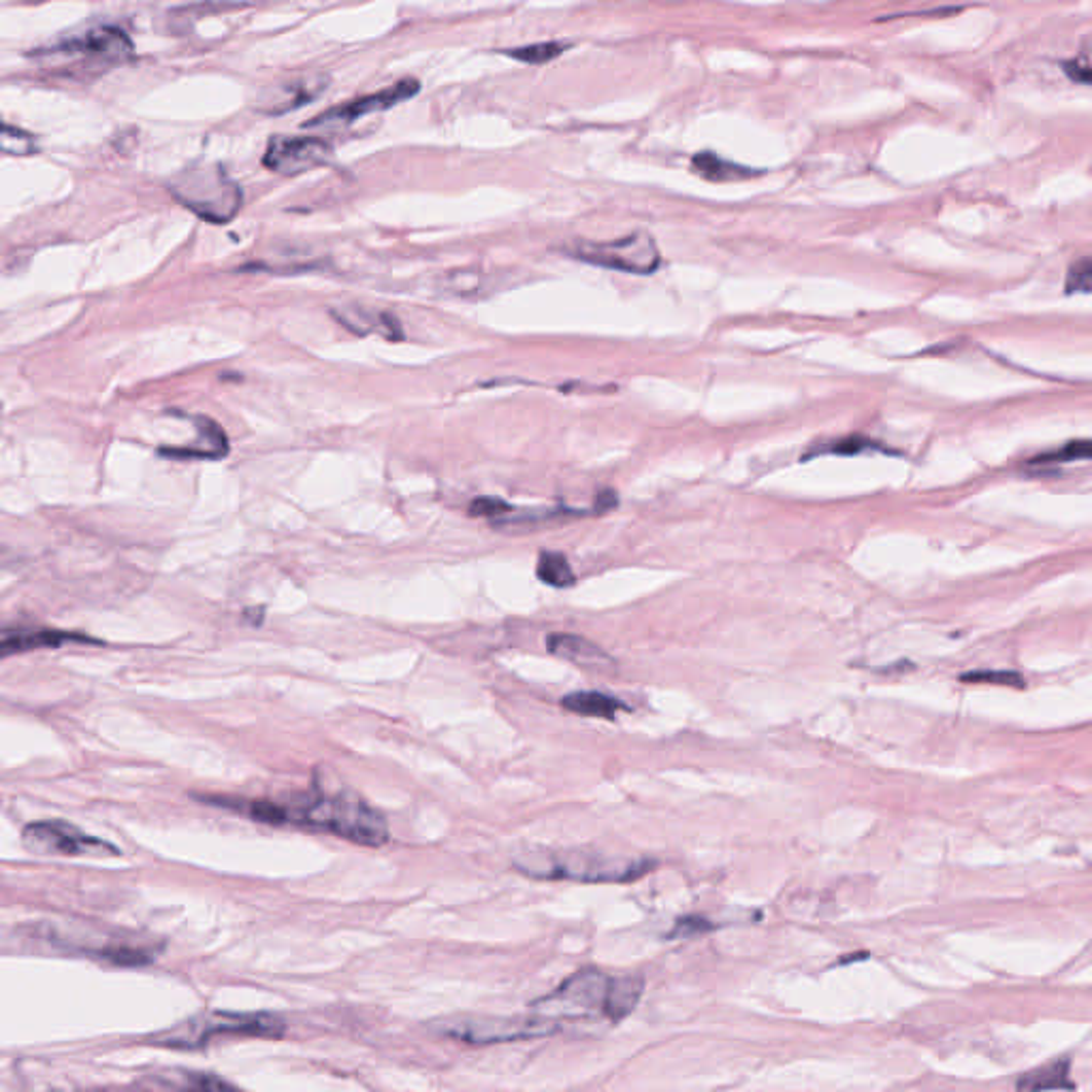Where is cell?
<instances>
[{"label": "cell", "instance_id": "22", "mask_svg": "<svg viewBox=\"0 0 1092 1092\" xmlns=\"http://www.w3.org/2000/svg\"><path fill=\"white\" fill-rule=\"evenodd\" d=\"M1084 459H1092V442L1090 440H1078L1058 450H1052L1048 454H1042L1034 459V464H1065V462H1084Z\"/></svg>", "mask_w": 1092, "mask_h": 1092}, {"label": "cell", "instance_id": "12", "mask_svg": "<svg viewBox=\"0 0 1092 1092\" xmlns=\"http://www.w3.org/2000/svg\"><path fill=\"white\" fill-rule=\"evenodd\" d=\"M327 79L319 75H307L299 79H291L286 83H278L269 88L261 99H258V109L265 113H286L293 111L310 101L319 97L327 88Z\"/></svg>", "mask_w": 1092, "mask_h": 1092}, {"label": "cell", "instance_id": "1", "mask_svg": "<svg viewBox=\"0 0 1092 1092\" xmlns=\"http://www.w3.org/2000/svg\"><path fill=\"white\" fill-rule=\"evenodd\" d=\"M208 804L235 809L254 822L271 826H301L310 830L331 832V835L353 841L357 845L380 847L389 841V826L380 811L351 794L303 792L286 800H231L216 798Z\"/></svg>", "mask_w": 1092, "mask_h": 1092}, {"label": "cell", "instance_id": "6", "mask_svg": "<svg viewBox=\"0 0 1092 1092\" xmlns=\"http://www.w3.org/2000/svg\"><path fill=\"white\" fill-rule=\"evenodd\" d=\"M557 1022L544 1016H521V1018H500V1016H480L464 1018L442 1026L448 1038L459 1042L486 1046V1044H508L521 1040H538L553 1034Z\"/></svg>", "mask_w": 1092, "mask_h": 1092}, {"label": "cell", "instance_id": "18", "mask_svg": "<svg viewBox=\"0 0 1092 1092\" xmlns=\"http://www.w3.org/2000/svg\"><path fill=\"white\" fill-rule=\"evenodd\" d=\"M692 167L696 169V174H700L702 178H706L711 182H732V180L752 178V176L758 174L756 169H747V167L734 165V162L724 160V158H720L713 152H700L698 156H694Z\"/></svg>", "mask_w": 1092, "mask_h": 1092}, {"label": "cell", "instance_id": "13", "mask_svg": "<svg viewBox=\"0 0 1092 1092\" xmlns=\"http://www.w3.org/2000/svg\"><path fill=\"white\" fill-rule=\"evenodd\" d=\"M67 643H97V641L81 636V634H71V631H61V629L15 627V629H5L3 647L0 649H3V657H9L13 653H26V651L45 649V647H61Z\"/></svg>", "mask_w": 1092, "mask_h": 1092}, {"label": "cell", "instance_id": "7", "mask_svg": "<svg viewBox=\"0 0 1092 1092\" xmlns=\"http://www.w3.org/2000/svg\"><path fill=\"white\" fill-rule=\"evenodd\" d=\"M22 841L35 853H51V856H118L120 853L116 845L85 835V832L61 820L28 824L22 832Z\"/></svg>", "mask_w": 1092, "mask_h": 1092}, {"label": "cell", "instance_id": "25", "mask_svg": "<svg viewBox=\"0 0 1092 1092\" xmlns=\"http://www.w3.org/2000/svg\"><path fill=\"white\" fill-rule=\"evenodd\" d=\"M1069 293H1092V258H1080L1067 274Z\"/></svg>", "mask_w": 1092, "mask_h": 1092}, {"label": "cell", "instance_id": "23", "mask_svg": "<svg viewBox=\"0 0 1092 1092\" xmlns=\"http://www.w3.org/2000/svg\"><path fill=\"white\" fill-rule=\"evenodd\" d=\"M879 448L875 442L867 440V438H860V436H847V438H841V440H835L830 444H824L822 448H815L813 452H809L811 457L813 454H839V457H851V454H860V452H867V450H875Z\"/></svg>", "mask_w": 1092, "mask_h": 1092}, {"label": "cell", "instance_id": "27", "mask_svg": "<svg viewBox=\"0 0 1092 1092\" xmlns=\"http://www.w3.org/2000/svg\"><path fill=\"white\" fill-rule=\"evenodd\" d=\"M3 150L13 156H26L35 150V139L33 135H28L7 124L3 129Z\"/></svg>", "mask_w": 1092, "mask_h": 1092}, {"label": "cell", "instance_id": "5", "mask_svg": "<svg viewBox=\"0 0 1092 1092\" xmlns=\"http://www.w3.org/2000/svg\"><path fill=\"white\" fill-rule=\"evenodd\" d=\"M568 252L589 265L634 276H649L659 267L657 244L647 231H634L613 242H581Z\"/></svg>", "mask_w": 1092, "mask_h": 1092}, {"label": "cell", "instance_id": "14", "mask_svg": "<svg viewBox=\"0 0 1092 1092\" xmlns=\"http://www.w3.org/2000/svg\"><path fill=\"white\" fill-rule=\"evenodd\" d=\"M546 647L553 655L585 668H605L611 664V655L607 651L577 634H551L546 639Z\"/></svg>", "mask_w": 1092, "mask_h": 1092}, {"label": "cell", "instance_id": "11", "mask_svg": "<svg viewBox=\"0 0 1092 1092\" xmlns=\"http://www.w3.org/2000/svg\"><path fill=\"white\" fill-rule=\"evenodd\" d=\"M133 51L131 39L113 26H101L95 31H88L81 37L69 39L65 43H59L49 47V53H65V56H85V59H99L105 63L124 61Z\"/></svg>", "mask_w": 1092, "mask_h": 1092}, {"label": "cell", "instance_id": "2", "mask_svg": "<svg viewBox=\"0 0 1092 1092\" xmlns=\"http://www.w3.org/2000/svg\"><path fill=\"white\" fill-rule=\"evenodd\" d=\"M514 869L538 881H579V883H629L647 875L651 860L615 856L589 847L553 849L532 845L514 853Z\"/></svg>", "mask_w": 1092, "mask_h": 1092}, {"label": "cell", "instance_id": "4", "mask_svg": "<svg viewBox=\"0 0 1092 1092\" xmlns=\"http://www.w3.org/2000/svg\"><path fill=\"white\" fill-rule=\"evenodd\" d=\"M169 190L184 208L214 224L233 220L242 210L244 192L238 182L216 165H198L184 169L169 182Z\"/></svg>", "mask_w": 1092, "mask_h": 1092}, {"label": "cell", "instance_id": "17", "mask_svg": "<svg viewBox=\"0 0 1092 1092\" xmlns=\"http://www.w3.org/2000/svg\"><path fill=\"white\" fill-rule=\"evenodd\" d=\"M561 704L572 713L593 717V720H615L619 711L627 708L625 702H621L619 698L602 692H574L563 696Z\"/></svg>", "mask_w": 1092, "mask_h": 1092}, {"label": "cell", "instance_id": "20", "mask_svg": "<svg viewBox=\"0 0 1092 1092\" xmlns=\"http://www.w3.org/2000/svg\"><path fill=\"white\" fill-rule=\"evenodd\" d=\"M536 574L544 585H551L555 589H568L574 585V581H577L574 579V572L568 559L561 553H551V551H544L538 557Z\"/></svg>", "mask_w": 1092, "mask_h": 1092}, {"label": "cell", "instance_id": "10", "mask_svg": "<svg viewBox=\"0 0 1092 1092\" xmlns=\"http://www.w3.org/2000/svg\"><path fill=\"white\" fill-rule=\"evenodd\" d=\"M418 88H421V85H418L416 79L397 81L395 85H389V88H385V90H380L376 95H367V97L355 99V101H351L347 105L333 107V109L321 113V116H316L307 126H347V124H353L361 116H367V113L387 111V109L399 105L401 101L412 99L418 93Z\"/></svg>", "mask_w": 1092, "mask_h": 1092}, {"label": "cell", "instance_id": "29", "mask_svg": "<svg viewBox=\"0 0 1092 1092\" xmlns=\"http://www.w3.org/2000/svg\"><path fill=\"white\" fill-rule=\"evenodd\" d=\"M595 504H597L599 510H605V508L609 510V508H613V506L617 504V498H615L613 492H605V494H599V498H597Z\"/></svg>", "mask_w": 1092, "mask_h": 1092}, {"label": "cell", "instance_id": "3", "mask_svg": "<svg viewBox=\"0 0 1092 1092\" xmlns=\"http://www.w3.org/2000/svg\"><path fill=\"white\" fill-rule=\"evenodd\" d=\"M284 1034V1020L276 1014H201L176 1028L150 1034L148 1044L169 1050H196L216 1038H263L278 1040Z\"/></svg>", "mask_w": 1092, "mask_h": 1092}, {"label": "cell", "instance_id": "21", "mask_svg": "<svg viewBox=\"0 0 1092 1092\" xmlns=\"http://www.w3.org/2000/svg\"><path fill=\"white\" fill-rule=\"evenodd\" d=\"M561 53H563V45L559 43H534L525 47L506 49V56L525 65H546V63L559 59Z\"/></svg>", "mask_w": 1092, "mask_h": 1092}, {"label": "cell", "instance_id": "19", "mask_svg": "<svg viewBox=\"0 0 1092 1092\" xmlns=\"http://www.w3.org/2000/svg\"><path fill=\"white\" fill-rule=\"evenodd\" d=\"M1018 1090H1056V1088H1076V1084L1069 1080V1062L1067 1060H1054L1050 1065H1044L1034 1071L1024 1073L1018 1080Z\"/></svg>", "mask_w": 1092, "mask_h": 1092}, {"label": "cell", "instance_id": "26", "mask_svg": "<svg viewBox=\"0 0 1092 1092\" xmlns=\"http://www.w3.org/2000/svg\"><path fill=\"white\" fill-rule=\"evenodd\" d=\"M713 929H715V924L704 915H685V917L677 919V924H675V929H672V933L668 937H672V939H692V937L704 935V933H708Z\"/></svg>", "mask_w": 1092, "mask_h": 1092}, {"label": "cell", "instance_id": "16", "mask_svg": "<svg viewBox=\"0 0 1092 1092\" xmlns=\"http://www.w3.org/2000/svg\"><path fill=\"white\" fill-rule=\"evenodd\" d=\"M643 992H645V980L641 975L613 977L605 1012L602 1014H605L613 1024L621 1022L623 1018H627L631 1012L636 1010V1005L643 998Z\"/></svg>", "mask_w": 1092, "mask_h": 1092}, {"label": "cell", "instance_id": "24", "mask_svg": "<svg viewBox=\"0 0 1092 1092\" xmlns=\"http://www.w3.org/2000/svg\"><path fill=\"white\" fill-rule=\"evenodd\" d=\"M510 512H514V508L508 502L498 500V498H478L470 506L472 516H482V519H488L494 523H504L506 514Z\"/></svg>", "mask_w": 1092, "mask_h": 1092}, {"label": "cell", "instance_id": "15", "mask_svg": "<svg viewBox=\"0 0 1092 1092\" xmlns=\"http://www.w3.org/2000/svg\"><path fill=\"white\" fill-rule=\"evenodd\" d=\"M198 427V444L186 448H162L160 454L174 459H220L228 452V440L220 425L208 416L196 418Z\"/></svg>", "mask_w": 1092, "mask_h": 1092}, {"label": "cell", "instance_id": "8", "mask_svg": "<svg viewBox=\"0 0 1092 1092\" xmlns=\"http://www.w3.org/2000/svg\"><path fill=\"white\" fill-rule=\"evenodd\" d=\"M613 977L597 969H583L568 980L546 998L540 1000V1008H549L563 1014H593L605 1012L607 996L611 990Z\"/></svg>", "mask_w": 1092, "mask_h": 1092}, {"label": "cell", "instance_id": "28", "mask_svg": "<svg viewBox=\"0 0 1092 1092\" xmlns=\"http://www.w3.org/2000/svg\"><path fill=\"white\" fill-rule=\"evenodd\" d=\"M962 681L973 683H992V685H1010V687H1024V681L1016 672H971L964 675Z\"/></svg>", "mask_w": 1092, "mask_h": 1092}, {"label": "cell", "instance_id": "9", "mask_svg": "<svg viewBox=\"0 0 1092 1092\" xmlns=\"http://www.w3.org/2000/svg\"><path fill=\"white\" fill-rule=\"evenodd\" d=\"M331 146L319 137H274L263 162L280 176H301L329 160Z\"/></svg>", "mask_w": 1092, "mask_h": 1092}]
</instances>
